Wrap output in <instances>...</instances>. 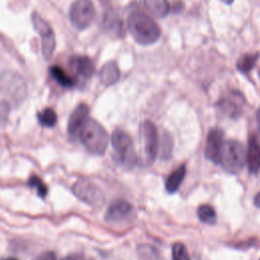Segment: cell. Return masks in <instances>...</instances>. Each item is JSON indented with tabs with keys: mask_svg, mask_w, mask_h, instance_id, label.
<instances>
[{
	"mask_svg": "<svg viewBox=\"0 0 260 260\" xmlns=\"http://www.w3.org/2000/svg\"><path fill=\"white\" fill-rule=\"evenodd\" d=\"M171 152H172V139H171L170 135H168L166 133L162 138V155H164V157L168 158L171 155Z\"/></svg>",
	"mask_w": 260,
	"mask_h": 260,
	"instance_id": "26",
	"label": "cell"
},
{
	"mask_svg": "<svg viewBox=\"0 0 260 260\" xmlns=\"http://www.w3.org/2000/svg\"><path fill=\"white\" fill-rule=\"evenodd\" d=\"M146 9L155 17H165L170 11L168 0H143Z\"/></svg>",
	"mask_w": 260,
	"mask_h": 260,
	"instance_id": "17",
	"label": "cell"
},
{
	"mask_svg": "<svg viewBox=\"0 0 260 260\" xmlns=\"http://www.w3.org/2000/svg\"><path fill=\"white\" fill-rule=\"evenodd\" d=\"M141 138L143 142V153L146 165H151L157 155L158 136L157 130L151 121H144L141 125Z\"/></svg>",
	"mask_w": 260,
	"mask_h": 260,
	"instance_id": "9",
	"label": "cell"
},
{
	"mask_svg": "<svg viewBox=\"0 0 260 260\" xmlns=\"http://www.w3.org/2000/svg\"><path fill=\"white\" fill-rule=\"evenodd\" d=\"M172 257L173 260H191L188 254L187 248L184 244L177 242L172 247Z\"/></svg>",
	"mask_w": 260,
	"mask_h": 260,
	"instance_id": "24",
	"label": "cell"
},
{
	"mask_svg": "<svg viewBox=\"0 0 260 260\" xmlns=\"http://www.w3.org/2000/svg\"><path fill=\"white\" fill-rule=\"evenodd\" d=\"M69 64L78 75L84 78H89L94 71L92 61L86 56H73L70 59Z\"/></svg>",
	"mask_w": 260,
	"mask_h": 260,
	"instance_id": "15",
	"label": "cell"
},
{
	"mask_svg": "<svg viewBox=\"0 0 260 260\" xmlns=\"http://www.w3.org/2000/svg\"><path fill=\"white\" fill-rule=\"evenodd\" d=\"M31 21L35 29L39 32L42 40L41 44L43 57L45 60H50L56 48L54 31L50 24L36 11L31 14Z\"/></svg>",
	"mask_w": 260,
	"mask_h": 260,
	"instance_id": "5",
	"label": "cell"
},
{
	"mask_svg": "<svg viewBox=\"0 0 260 260\" xmlns=\"http://www.w3.org/2000/svg\"><path fill=\"white\" fill-rule=\"evenodd\" d=\"M111 141L119 162L125 168H133L136 165L137 157L130 135L121 129H117L112 133Z\"/></svg>",
	"mask_w": 260,
	"mask_h": 260,
	"instance_id": "4",
	"label": "cell"
},
{
	"mask_svg": "<svg viewBox=\"0 0 260 260\" xmlns=\"http://www.w3.org/2000/svg\"><path fill=\"white\" fill-rule=\"evenodd\" d=\"M246 162V150L244 145L234 139L223 142L219 164L229 173L235 174L242 170Z\"/></svg>",
	"mask_w": 260,
	"mask_h": 260,
	"instance_id": "3",
	"label": "cell"
},
{
	"mask_svg": "<svg viewBox=\"0 0 260 260\" xmlns=\"http://www.w3.org/2000/svg\"><path fill=\"white\" fill-rule=\"evenodd\" d=\"M38 120L43 127L52 128L57 123V115L53 109L46 108L42 112L38 113Z\"/></svg>",
	"mask_w": 260,
	"mask_h": 260,
	"instance_id": "21",
	"label": "cell"
},
{
	"mask_svg": "<svg viewBox=\"0 0 260 260\" xmlns=\"http://www.w3.org/2000/svg\"><path fill=\"white\" fill-rule=\"evenodd\" d=\"M246 161L249 172L258 174L260 171V144L256 136L252 135L249 138L248 149L246 151Z\"/></svg>",
	"mask_w": 260,
	"mask_h": 260,
	"instance_id": "14",
	"label": "cell"
},
{
	"mask_svg": "<svg viewBox=\"0 0 260 260\" xmlns=\"http://www.w3.org/2000/svg\"><path fill=\"white\" fill-rule=\"evenodd\" d=\"M222 2H224V3H228V4H231L234 0H221Z\"/></svg>",
	"mask_w": 260,
	"mask_h": 260,
	"instance_id": "31",
	"label": "cell"
},
{
	"mask_svg": "<svg viewBox=\"0 0 260 260\" xmlns=\"http://www.w3.org/2000/svg\"><path fill=\"white\" fill-rule=\"evenodd\" d=\"M219 106L220 109L228 115L233 116V117H237L240 113H241V109L238 107L237 104H235L233 101L229 100V99H223L219 102Z\"/></svg>",
	"mask_w": 260,
	"mask_h": 260,
	"instance_id": "25",
	"label": "cell"
},
{
	"mask_svg": "<svg viewBox=\"0 0 260 260\" xmlns=\"http://www.w3.org/2000/svg\"><path fill=\"white\" fill-rule=\"evenodd\" d=\"M223 142V132L217 128L211 129L207 136L204 150L206 158L214 164H219Z\"/></svg>",
	"mask_w": 260,
	"mask_h": 260,
	"instance_id": "11",
	"label": "cell"
},
{
	"mask_svg": "<svg viewBox=\"0 0 260 260\" xmlns=\"http://www.w3.org/2000/svg\"><path fill=\"white\" fill-rule=\"evenodd\" d=\"M259 260H260V259H259Z\"/></svg>",
	"mask_w": 260,
	"mask_h": 260,
	"instance_id": "34",
	"label": "cell"
},
{
	"mask_svg": "<svg viewBox=\"0 0 260 260\" xmlns=\"http://www.w3.org/2000/svg\"><path fill=\"white\" fill-rule=\"evenodd\" d=\"M185 175H186V167L184 165H181L168 177L166 181L167 191L169 193H175L181 186V183L183 182Z\"/></svg>",
	"mask_w": 260,
	"mask_h": 260,
	"instance_id": "18",
	"label": "cell"
},
{
	"mask_svg": "<svg viewBox=\"0 0 260 260\" xmlns=\"http://www.w3.org/2000/svg\"><path fill=\"white\" fill-rule=\"evenodd\" d=\"M102 26L106 32L115 38H120L124 34L123 22L116 11L112 8H109L105 11L102 20Z\"/></svg>",
	"mask_w": 260,
	"mask_h": 260,
	"instance_id": "12",
	"label": "cell"
},
{
	"mask_svg": "<svg viewBox=\"0 0 260 260\" xmlns=\"http://www.w3.org/2000/svg\"><path fill=\"white\" fill-rule=\"evenodd\" d=\"M93 17L94 7L91 0H75L69 8V19L78 29L88 27Z\"/></svg>",
	"mask_w": 260,
	"mask_h": 260,
	"instance_id": "6",
	"label": "cell"
},
{
	"mask_svg": "<svg viewBox=\"0 0 260 260\" xmlns=\"http://www.w3.org/2000/svg\"><path fill=\"white\" fill-rule=\"evenodd\" d=\"M35 260H57L56 255L53 252H44L40 254Z\"/></svg>",
	"mask_w": 260,
	"mask_h": 260,
	"instance_id": "27",
	"label": "cell"
},
{
	"mask_svg": "<svg viewBox=\"0 0 260 260\" xmlns=\"http://www.w3.org/2000/svg\"><path fill=\"white\" fill-rule=\"evenodd\" d=\"M259 56H260L259 52H252V53H247L242 55L237 62V68L243 73L250 72L254 68L255 64L257 63Z\"/></svg>",
	"mask_w": 260,
	"mask_h": 260,
	"instance_id": "19",
	"label": "cell"
},
{
	"mask_svg": "<svg viewBox=\"0 0 260 260\" xmlns=\"http://www.w3.org/2000/svg\"><path fill=\"white\" fill-rule=\"evenodd\" d=\"M2 260H17L15 258H7V259H2Z\"/></svg>",
	"mask_w": 260,
	"mask_h": 260,
	"instance_id": "32",
	"label": "cell"
},
{
	"mask_svg": "<svg viewBox=\"0 0 260 260\" xmlns=\"http://www.w3.org/2000/svg\"><path fill=\"white\" fill-rule=\"evenodd\" d=\"M127 28L132 38L141 45L153 44L160 36V28L154 20L139 10L130 13L127 20Z\"/></svg>",
	"mask_w": 260,
	"mask_h": 260,
	"instance_id": "1",
	"label": "cell"
},
{
	"mask_svg": "<svg viewBox=\"0 0 260 260\" xmlns=\"http://www.w3.org/2000/svg\"><path fill=\"white\" fill-rule=\"evenodd\" d=\"M77 138L90 153L103 155L106 152L109 142L108 133L96 121L88 118L79 129Z\"/></svg>",
	"mask_w": 260,
	"mask_h": 260,
	"instance_id": "2",
	"label": "cell"
},
{
	"mask_svg": "<svg viewBox=\"0 0 260 260\" xmlns=\"http://www.w3.org/2000/svg\"><path fill=\"white\" fill-rule=\"evenodd\" d=\"M62 260H86L84 259L82 256H78V255H71V256H68V257H65L64 259Z\"/></svg>",
	"mask_w": 260,
	"mask_h": 260,
	"instance_id": "28",
	"label": "cell"
},
{
	"mask_svg": "<svg viewBox=\"0 0 260 260\" xmlns=\"http://www.w3.org/2000/svg\"><path fill=\"white\" fill-rule=\"evenodd\" d=\"M49 72L51 74V76L63 87L66 88H70L73 87L75 85V80L69 76L68 74H66V72L59 66H52L49 69Z\"/></svg>",
	"mask_w": 260,
	"mask_h": 260,
	"instance_id": "20",
	"label": "cell"
},
{
	"mask_svg": "<svg viewBox=\"0 0 260 260\" xmlns=\"http://www.w3.org/2000/svg\"><path fill=\"white\" fill-rule=\"evenodd\" d=\"M27 185L30 188H34V189L37 190V194L39 195V197H41V198L46 197V195L48 193V188L40 177H38L36 175L30 176L28 181H27Z\"/></svg>",
	"mask_w": 260,
	"mask_h": 260,
	"instance_id": "23",
	"label": "cell"
},
{
	"mask_svg": "<svg viewBox=\"0 0 260 260\" xmlns=\"http://www.w3.org/2000/svg\"><path fill=\"white\" fill-rule=\"evenodd\" d=\"M120 71L114 61L107 62L101 69L100 78L105 85H112L119 80Z\"/></svg>",
	"mask_w": 260,
	"mask_h": 260,
	"instance_id": "16",
	"label": "cell"
},
{
	"mask_svg": "<svg viewBox=\"0 0 260 260\" xmlns=\"http://www.w3.org/2000/svg\"><path fill=\"white\" fill-rule=\"evenodd\" d=\"M0 89L6 90L13 99L20 100L25 95L26 85L22 77L18 74L5 71L0 74Z\"/></svg>",
	"mask_w": 260,
	"mask_h": 260,
	"instance_id": "10",
	"label": "cell"
},
{
	"mask_svg": "<svg viewBox=\"0 0 260 260\" xmlns=\"http://www.w3.org/2000/svg\"><path fill=\"white\" fill-rule=\"evenodd\" d=\"M254 204L260 208V192H258L254 197Z\"/></svg>",
	"mask_w": 260,
	"mask_h": 260,
	"instance_id": "30",
	"label": "cell"
},
{
	"mask_svg": "<svg viewBox=\"0 0 260 260\" xmlns=\"http://www.w3.org/2000/svg\"><path fill=\"white\" fill-rule=\"evenodd\" d=\"M89 118V110L85 104H79L72 114L70 115L68 121V133L70 136H77L79 129Z\"/></svg>",
	"mask_w": 260,
	"mask_h": 260,
	"instance_id": "13",
	"label": "cell"
},
{
	"mask_svg": "<svg viewBox=\"0 0 260 260\" xmlns=\"http://www.w3.org/2000/svg\"><path fill=\"white\" fill-rule=\"evenodd\" d=\"M198 217L202 222L208 223V224H214L216 222V212L213 209L212 206L208 204L200 205L198 210Z\"/></svg>",
	"mask_w": 260,
	"mask_h": 260,
	"instance_id": "22",
	"label": "cell"
},
{
	"mask_svg": "<svg viewBox=\"0 0 260 260\" xmlns=\"http://www.w3.org/2000/svg\"><path fill=\"white\" fill-rule=\"evenodd\" d=\"M134 218L133 206L122 199L115 200L107 209L105 219L109 224L122 225L132 221Z\"/></svg>",
	"mask_w": 260,
	"mask_h": 260,
	"instance_id": "8",
	"label": "cell"
},
{
	"mask_svg": "<svg viewBox=\"0 0 260 260\" xmlns=\"http://www.w3.org/2000/svg\"><path fill=\"white\" fill-rule=\"evenodd\" d=\"M256 119H257V124H258V140L260 141V108H259V110L257 111Z\"/></svg>",
	"mask_w": 260,
	"mask_h": 260,
	"instance_id": "29",
	"label": "cell"
},
{
	"mask_svg": "<svg viewBox=\"0 0 260 260\" xmlns=\"http://www.w3.org/2000/svg\"><path fill=\"white\" fill-rule=\"evenodd\" d=\"M259 76H260V70H259Z\"/></svg>",
	"mask_w": 260,
	"mask_h": 260,
	"instance_id": "33",
	"label": "cell"
},
{
	"mask_svg": "<svg viewBox=\"0 0 260 260\" xmlns=\"http://www.w3.org/2000/svg\"><path fill=\"white\" fill-rule=\"evenodd\" d=\"M73 193L91 207H101L105 202L103 191L92 182L81 179L73 185Z\"/></svg>",
	"mask_w": 260,
	"mask_h": 260,
	"instance_id": "7",
	"label": "cell"
}]
</instances>
